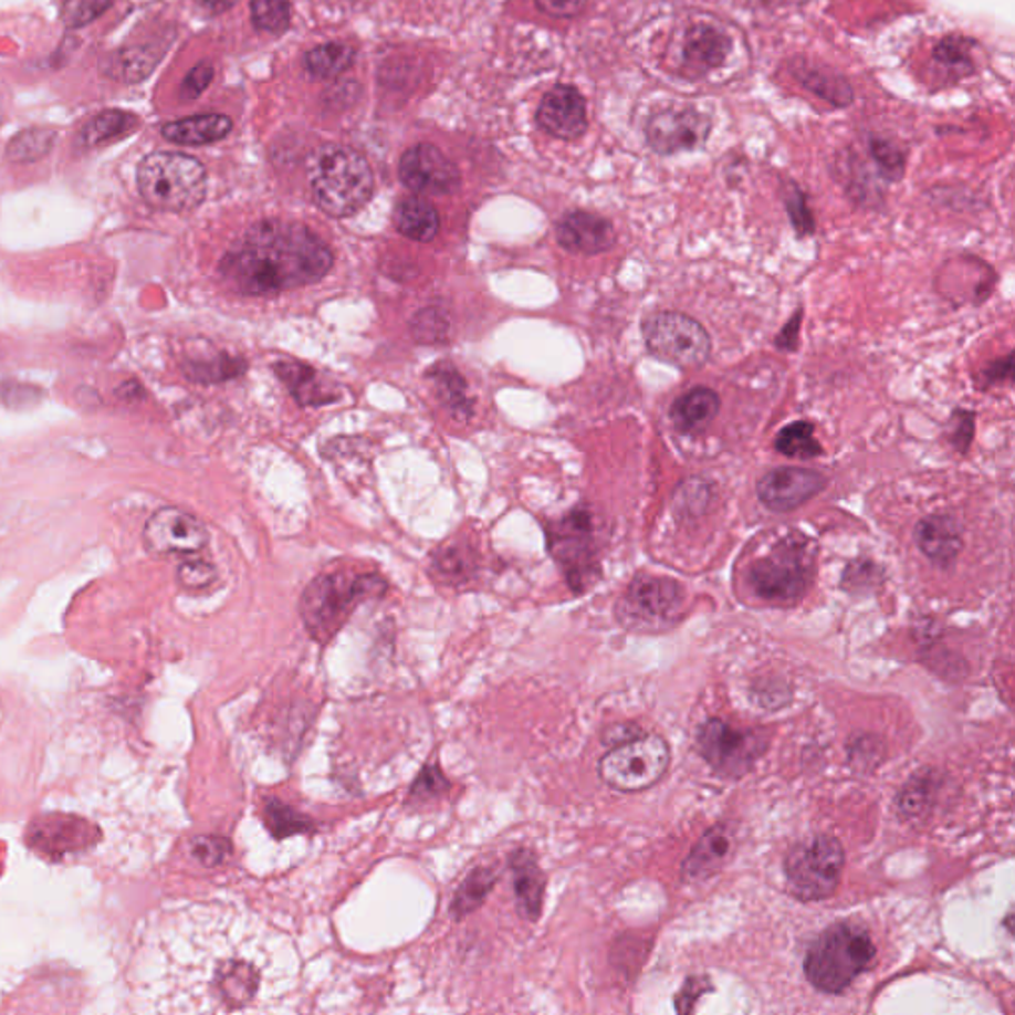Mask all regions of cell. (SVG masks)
<instances>
[{"instance_id": "49", "label": "cell", "mask_w": 1015, "mask_h": 1015, "mask_svg": "<svg viewBox=\"0 0 1015 1015\" xmlns=\"http://www.w3.org/2000/svg\"><path fill=\"white\" fill-rule=\"evenodd\" d=\"M212 77H214V67L209 62H201L199 66L192 67L182 82V96L189 100L201 96L202 92L211 86Z\"/></svg>"}, {"instance_id": "43", "label": "cell", "mask_w": 1015, "mask_h": 1015, "mask_svg": "<svg viewBox=\"0 0 1015 1015\" xmlns=\"http://www.w3.org/2000/svg\"><path fill=\"white\" fill-rule=\"evenodd\" d=\"M470 562L467 554H462L459 547H447V550H441L439 554H435V562H432V567L437 572V577L441 582H447V584H457V582H464L470 575Z\"/></svg>"}, {"instance_id": "54", "label": "cell", "mask_w": 1015, "mask_h": 1015, "mask_svg": "<svg viewBox=\"0 0 1015 1015\" xmlns=\"http://www.w3.org/2000/svg\"><path fill=\"white\" fill-rule=\"evenodd\" d=\"M710 986L707 980H700V977H690L689 982L684 984V987L680 990L679 996H677V1009L679 1012H690L692 1009V1002H697V997L702 996L704 992H709Z\"/></svg>"}, {"instance_id": "27", "label": "cell", "mask_w": 1015, "mask_h": 1015, "mask_svg": "<svg viewBox=\"0 0 1015 1015\" xmlns=\"http://www.w3.org/2000/svg\"><path fill=\"white\" fill-rule=\"evenodd\" d=\"M427 379L435 387L442 407L451 412L454 419L469 421L472 417V399L469 397V385L459 369L451 364L432 365Z\"/></svg>"}, {"instance_id": "42", "label": "cell", "mask_w": 1015, "mask_h": 1015, "mask_svg": "<svg viewBox=\"0 0 1015 1015\" xmlns=\"http://www.w3.org/2000/svg\"><path fill=\"white\" fill-rule=\"evenodd\" d=\"M934 60L940 66L949 67L952 72L966 74L972 70V57H970V42L960 36H949L942 40L939 46L934 49Z\"/></svg>"}, {"instance_id": "45", "label": "cell", "mask_w": 1015, "mask_h": 1015, "mask_svg": "<svg viewBox=\"0 0 1015 1015\" xmlns=\"http://www.w3.org/2000/svg\"><path fill=\"white\" fill-rule=\"evenodd\" d=\"M871 154L889 181H899L904 172V157L889 142H872Z\"/></svg>"}, {"instance_id": "2", "label": "cell", "mask_w": 1015, "mask_h": 1015, "mask_svg": "<svg viewBox=\"0 0 1015 1015\" xmlns=\"http://www.w3.org/2000/svg\"><path fill=\"white\" fill-rule=\"evenodd\" d=\"M312 199L334 219L362 211L374 197V171L364 155L344 145H322L307 165Z\"/></svg>"}, {"instance_id": "26", "label": "cell", "mask_w": 1015, "mask_h": 1015, "mask_svg": "<svg viewBox=\"0 0 1015 1015\" xmlns=\"http://www.w3.org/2000/svg\"><path fill=\"white\" fill-rule=\"evenodd\" d=\"M232 129L230 117L222 114H205L185 117L164 127V137L172 144L209 145L221 142Z\"/></svg>"}, {"instance_id": "32", "label": "cell", "mask_w": 1015, "mask_h": 1015, "mask_svg": "<svg viewBox=\"0 0 1015 1015\" xmlns=\"http://www.w3.org/2000/svg\"><path fill=\"white\" fill-rule=\"evenodd\" d=\"M185 375L197 384H221L247 372V362L229 354L201 355L182 364Z\"/></svg>"}, {"instance_id": "19", "label": "cell", "mask_w": 1015, "mask_h": 1015, "mask_svg": "<svg viewBox=\"0 0 1015 1015\" xmlns=\"http://www.w3.org/2000/svg\"><path fill=\"white\" fill-rule=\"evenodd\" d=\"M537 122L547 134L554 135L557 139H577L579 135H584L587 127L584 96L572 86H556L550 90L537 109Z\"/></svg>"}, {"instance_id": "21", "label": "cell", "mask_w": 1015, "mask_h": 1015, "mask_svg": "<svg viewBox=\"0 0 1015 1015\" xmlns=\"http://www.w3.org/2000/svg\"><path fill=\"white\" fill-rule=\"evenodd\" d=\"M730 52V39L710 24H694L682 34L680 62L689 76H704L719 67Z\"/></svg>"}, {"instance_id": "3", "label": "cell", "mask_w": 1015, "mask_h": 1015, "mask_svg": "<svg viewBox=\"0 0 1015 1015\" xmlns=\"http://www.w3.org/2000/svg\"><path fill=\"white\" fill-rule=\"evenodd\" d=\"M385 592L387 582L381 575L347 572L317 575L302 594L300 617L314 641L327 642L344 627L357 605L377 599Z\"/></svg>"}, {"instance_id": "12", "label": "cell", "mask_w": 1015, "mask_h": 1015, "mask_svg": "<svg viewBox=\"0 0 1015 1015\" xmlns=\"http://www.w3.org/2000/svg\"><path fill=\"white\" fill-rule=\"evenodd\" d=\"M767 736L760 730H736L719 719L704 722L697 734V750L712 772L724 779H737L766 752Z\"/></svg>"}, {"instance_id": "57", "label": "cell", "mask_w": 1015, "mask_h": 1015, "mask_svg": "<svg viewBox=\"0 0 1015 1015\" xmlns=\"http://www.w3.org/2000/svg\"><path fill=\"white\" fill-rule=\"evenodd\" d=\"M202 2L212 14H221L224 10L232 9L237 4V0H202Z\"/></svg>"}, {"instance_id": "16", "label": "cell", "mask_w": 1015, "mask_h": 1015, "mask_svg": "<svg viewBox=\"0 0 1015 1015\" xmlns=\"http://www.w3.org/2000/svg\"><path fill=\"white\" fill-rule=\"evenodd\" d=\"M827 486V479L822 472L809 469L770 470L764 479L757 482V499L777 514L792 512L804 506L805 502L815 499Z\"/></svg>"}, {"instance_id": "25", "label": "cell", "mask_w": 1015, "mask_h": 1015, "mask_svg": "<svg viewBox=\"0 0 1015 1015\" xmlns=\"http://www.w3.org/2000/svg\"><path fill=\"white\" fill-rule=\"evenodd\" d=\"M720 411V397L710 387H694L672 402L671 421L682 435L707 431Z\"/></svg>"}, {"instance_id": "50", "label": "cell", "mask_w": 1015, "mask_h": 1015, "mask_svg": "<svg viewBox=\"0 0 1015 1015\" xmlns=\"http://www.w3.org/2000/svg\"><path fill=\"white\" fill-rule=\"evenodd\" d=\"M787 211H789V219H792V224H794V229L797 230L799 237L814 234V217H812V211L807 209V202H805L804 195L794 192V195L789 197V201H787Z\"/></svg>"}, {"instance_id": "1", "label": "cell", "mask_w": 1015, "mask_h": 1015, "mask_svg": "<svg viewBox=\"0 0 1015 1015\" xmlns=\"http://www.w3.org/2000/svg\"><path fill=\"white\" fill-rule=\"evenodd\" d=\"M334 252L300 222L269 219L252 224L222 257V280L244 296H274L326 279Z\"/></svg>"}, {"instance_id": "56", "label": "cell", "mask_w": 1015, "mask_h": 1015, "mask_svg": "<svg viewBox=\"0 0 1015 1015\" xmlns=\"http://www.w3.org/2000/svg\"><path fill=\"white\" fill-rule=\"evenodd\" d=\"M641 734V730L637 726H631V724H617V726H611V729L605 730L604 742L609 744V746H617V744H622L627 740H631L632 736Z\"/></svg>"}, {"instance_id": "15", "label": "cell", "mask_w": 1015, "mask_h": 1015, "mask_svg": "<svg viewBox=\"0 0 1015 1015\" xmlns=\"http://www.w3.org/2000/svg\"><path fill=\"white\" fill-rule=\"evenodd\" d=\"M709 132V117L690 107H671L649 119L647 142L657 154H680L704 144Z\"/></svg>"}, {"instance_id": "31", "label": "cell", "mask_w": 1015, "mask_h": 1015, "mask_svg": "<svg viewBox=\"0 0 1015 1015\" xmlns=\"http://www.w3.org/2000/svg\"><path fill=\"white\" fill-rule=\"evenodd\" d=\"M794 74L807 90H812L819 97L829 100L834 106L851 104L852 90L844 77L829 72L827 67H817L814 64H795Z\"/></svg>"}, {"instance_id": "28", "label": "cell", "mask_w": 1015, "mask_h": 1015, "mask_svg": "<svg viewBox=\"0 0 1015 1015\" xmlns=\"http://www.w3.org/2000/svg\"><path fill=\"white\" fill-rule=\"evenodd\" d=\"M394 222L402 237L417 242H431L441 229L439 212L421 197L402 199L395 207Z\"/></svg>"}, {"instance_id": "55", "label": "cell", "mask_w": 1015, "mask_h": 1015, "mask_svg": "<svg viewBox=\"0 0 1015 1015\" xmlns=\"http://www.w3.org/2000/svg\"><path fill=\"white\" fill-rule=\"evenodd\" d=\"M799 329H802V312H797V314L787 322L784 329L777 334L776 347L784 349V352H794L795 347H797V339H799Z\"/></svg>"}, {"instance_id": "7", "label": "cell", "mask_w": 1015, "mask_h": 1015, "mask_svg": "<svg viewBox=\"0 0 1015 1015\" xmlns=\"http://www.w3.org/2000/svg\"><path fill=\"white\" fill-rule=\"evenodd\" d=\"M844 867V845L831 835H815L795 845L784 862L787 887L795 899L804 902L825 901L834 897L841 882Z\"/></svg>"}, {"instance_id": "47", "label": "cell", "mask_w": 1015, "mask_h": 1015, "mask_svg": "<svg viewBox=\"0 0 1015 1015\" xmlns=\"http://www.w3.org/2000/svg\"><path fill=\"white\" fill-rule=\"evenodd\" d=\"M177 575H179V584L182 587L202 589V587H209L214 582L217 569L211 564L201 562V559H191V562H185L179 567V574Z\"/></svg>"}, {"instance_id": "14", "label": "cell", "mask_w": 1015, "mask_h": 1015, "mask_svg": "<svg viewBox=\"0 0 1015 1015\" xmlns=\"http://www.w3.org/2000/svg\"><path fill=\"white\" fill-rule=\"evenodd\" d=\"M402 185L419 195H451L460 187V171L439 147L415 145L407 149L399 164Z\"/></svg>"}, {"instance_id": "36", "label": "cell", "mask_w": 1015, "mask_h": 1015, "mask_svg": "<svg viewBox=\"0 0 1015 1015\" xmlns=\"http://www.w3.org/2000/svg\"><path fill=\"white\" fill-rule=\"evenodd\" d=\"M774 449L792 459H817L824 447L815 439V427L809 421L792 422L777 432Z\"/></svg>"}, {"instance_id": "20", "label": "cell", "mask_w": 1015, "mask_h": 1015, "mask_svg": "<svg viewBox=\"0 0 1015 1015\" xmlns=\"http://www.w3.org/2000/svg\"><path fill=\"white\" fill-rule=\"evenodd\" d=\"M736 849V834L729 824L714 825L700 837L699 844L680 865V877L687 882H700L719 872Z\"/></svg>"}, {"instance_id": "41", "label": "cell", "mask_w": 1015, "mask_h": 1015, "mask_svg": "<svg viewBox=\"0 0 1015 1015\" xmlns=\"http://www.w3.org/2000/svg\"><path fill=\"white\" fill-rule=\"evenodd\" d=\"M114 0H64L62 22L67 29H82L100 19Z\"/></svg>"}, {"instance_id": "6", "label": "cell", "mask_w": 1015, "mask_h": 1015, "mask_svg": "<svg viewBox=\"0 0 1015 1015\" xmlns=\"http://www.w3.org/2000/svg\"><path fill=\"white\" fill-rule=\"evenodd\" d=\"M814 577V552L802 536H787L747 569V585L767 604L789 605L804 597Z\"/></svg>"}, {"instance_id": "5", "label": "cell", "mask_w": 1015, "mask_h": 1015, "mask_svg": "<svg viewBox=\"0 0 1015 1015\" xmlns=\"http://www.w3.org/2000/svg\"><path fill=\"white\" fill-rule=\"evenodd\" d=\"M137 187L154 209L192 211L207 195V171L191 155L159 151L139 165Z\"/></svg>"}, {"instance_id": "11", "label": "cell", "mask_w": 1015, "mask_h": 1015, "mask_svg": "<svg viewBox=\"0 0 1015 1015\" xmlns=\"http://www.w3.org/2000/svg\"><path fill=\"white\" fill-rule=\"evenodd\" d=\"M647 352L679 369H699L712 354V339L694 317L680 312H657L645 320Z\"/></svg>"}, {"instance_id": "53", "label": "cell", "mask_w": 1015, "mask_h": 1015, "mask_svg": "<svg viewBox=\"0 0 1015 1015\" xmlns=\"http://www.w3.org/2000/svg\"><path fill=\"white\" fill-rule=\"evenodd\" d=\"M1012 372H1014V355L1009 354L1002 359H997L992 365H987L986 369H982V384L980 387H994V385L1002 384V381H1009L1012 379Z\"/></svg>"}, {"instance_id": "52", "label": "cell", "mask_w": 1015, "mask_h": 1015, "mask_svg": "<svg viewBox=\"0 0 1015 1015\" xmlns=\"http://www.w3.org/2000/svg\"><path fill=\"white\" fill-rule=\"evenodd\" d=\"M537 9L556 19H572L587 7V0H536Z\"/></svg>"}, {"instance_id": "46", "label": "cell", "mask_w": 1015, "mask_h": 1015, "mask_svg": "<svg viewBox=\"0 0 1015 1015\" xmlns=\"http://www.w3.org/2000/svg\"><path fill=\"white\" fill-rule=\"evenodd\" d=\"M879 577H881V572L877 569V565L867 559H859L845 569L844 587L851 594L869 592L871 587H875Z\"/></svg>"}, {"instance_id": "34", "label": "cell", "mask_w": 1015, "mask_h": 1015, "mask_svg": "<svg viewBox=\"0 0 1015 1015\" xmlns=\"http://www.w3.org/2000/svg\"><path fill=\"white\" fill-rule=\"evenodd\" d=\"M135 125H137V117L134 114L119 112V109H107V112H102L96 117H92L84 125L82 144L87 145V147H94V145L114 142V139H119L125 134L134 132Z\"/></svg>"}, {"instance_id": "10", "label": "cell", "mask_w": 1015, "mask_h": 1015, "mask_svg": "<svg viewBox=\"0 0 1015 1015\" xmlns=\"http://www.w3.org/2000/svg\"><path fill=\"white\" fill-rule=\"evenodd\" d=\"M684 589L671 577L637 575L617 601L615 615L622 627L639 632H661L679 621Z\"/></svg>"}, {"instance_id": "13", "label": "cell", "mask_w": 1015, "mask_h": 1015, "mask_svg": "<svg viewBox=\"0 0 1015 1015\" xmlns=\"http://www.w3.org/2000/svg\"><path fill=\"white\" fill-rule=\"evenodd\" d=\"M147 547L159 556H191L209 542L207 527L179 507H161L147 520L144 530Z\"/></svg>"}, {"instance_id": "38", "label": "cell", "mask_w": 1015, "mask_h": 1015, "mask_svg": "<svg viewBox=\"0 0 1015 1015\" xmlns=\"http://www.w3.org/2000/svg\"><path fill=\"white\" fill-rule=\"evenodd\" d=\"M451 332L449 316L439 307H425L411 320V336L417 344H441Z\"/></svg>"}, {"instance_id": "40", "label": "cell", "mask_w": 1015, "mask_h": 1015, "mask_svg": "<svg viewBox=\"0 0 1015 1015\" xmlns=\"http://www.w3.org/2000/svg\"><path fill=\"white\" fill-rule=\"evenodd\" d=\"M449 789H451V782L444 777L441 767L429 764V766L422 767L421 774L415 779V784L411 786V794H409V804L431 802V799H437V797L447 794Z\"/></svg>"}, {"instance_id": "24", "label": "cell", "mask_w": 1015, "mask_h": 1015, "mask_svg": "<svg viewBox=\"0 0 1015 1015\" xmlns=\"http://www.w3.org/2000/svg\"><path fill=\"white\" fill-rule=\"evenodd\" d=\"M510 869L514 875L517 910L524 919L536 922L542 914L547 882L546 875L537 865L536 855L530 849H520L510 857Z\"/></svg>"}, {"instance_id": "9", "label": "cell", "mask_w": 1015, "mask_h": 1015, "mask_svg": "<svg viewBox=\"0 0 1015 1015\" xmlns=\"http://www.w3.org/2000/svg\"><path fill=\"white\" fill-rule=\"evenodd\" d=\"M547 550L562 567L575 594L589 589L599 577V547L594 516L577 507L547 527Z\"/></svg>"}, {"instance_id": "39", "label": "cell", "mask_w": 1015, "mask_h": 1015, "mask_svg": "<svg viewBox=\"0 0 1015 1015\" xmlns=\"http://www.w3.org/2000/svg\"><path fill=\"white\" fill-rule=\"evenodd\" d=\"M252 22L259 30L280 34L290 27V4L287 0H252Z\"/></svg>"}, {"instance_id": "44", "label": "cell", "mask_w": 1015, "mask_h": 1015, "mask_svg": "<svg viewBox=\"0 0 1015 1015\" xmlns=\"http://www.w3.org/2000/svg\"><path fill=\"white\" fill-rule=\"evenodd\" d=\"M192 857L205 867H219L232 852V845L224 837H197L191 845Z\"/></svg>"}, {"instance_id": "22", "label": "cell", "mask_w": 1015, "mask_h": 1015, "mask_svg": "<svg viewBox=\"0 0 1015 1015\" xmlns=\"http://www.w3.org/2000/svg\"><path fill=\"white\" fill-rule=\"evenodd\" d=\"M914 542L930 562L940 567H950L964 547V534L956 517L950 514H932L922 517L914 527Z\"/></svg>"}, {"instance_id": "8", "label": "cell", "mask_w": 1015, "mask_h": 1015, "mask_svg": "<svg viewBox=\"0 0 1015 1015\" xmlns=\"http://www.w3.org/2000/svg\"><path fill=\"white\" fill-rule=\"evenodd\" d=\"M671 764V747L659 734H637L599 760V777L617 792H642L661 782Z\"/></svg>"}, {"instance_id": "37", "label": "cell", "mask_w": 1015, "mask_h": 1015, "mask_svg": "<svg viewBox=\"0 0 1015 1015\" xmlns=\"http://www.w3.org/2000/svg\"><path fill=\"white\" fill-rule=\"evenodd\" d=\"M56 144V132L46 127H32L14 135L7 145V157L14 164H32L52 151Z\"/></svg>"}, {"instance_id": "23", "label": "cell", "mask_w": 1015, "mask_h": 1015, "mask_svg": "<svg viewBox=\"0 0 1015 1015\" xmlns=\"http://www.w3.org/2000/svg\"><path fill=\"white\" fill-rule=\"evenodd\" d=\"M274 372L302 407H322L342 397L339 389L327 377H322L314 367L296 359L279 362Z\"/></svg>"}, {"instance_id": "18", "label": "cell", "mask_w": 1015, "mask_h": 1015, "mask_svg": "<svg viewBox=\"0 0 1015 1015\" xmlns=\"http://www.w3.org/2000/svg\"><path fill=\"white\" fill-rule=\"evenodd\" d=\"M556 239L559 247L574 254L594 257L605 250L614 249L615 229L611 222L595 212H567L556 224Z\"/></svg>"}, {"instance_id": "48", "label": "cell", "mask_w": 1015, "mask_h": 1015, "mask_svg": "<svg viewBox=\"0 0 1015 1015\" xmlns=\"http://www.w3.org/2000/svg\"><path fill=\"white\" fill-rule=\"evenodd\" d=\"M932 787H930L929 779H920V777H914L910 782L909 786L902 789V794L899 795V812L902 815H920V812L927 807V797H929Z\"/></svg>"}, {"instance_id": "30", "label": "cell", "mask_w": 1015, "mask_h": 1015, "mask_svg": "<svg viewBox=\"0 0 1015 1015\" xmlns=\"http://www.w3.org/2000/svg\"><path fill=\"white\" fill-rule=\"evenodd\" d=\"M496 881H499V872L494 867H479L470 872L452 899L451 914L454 920H462L472 914L474 910H479L486 901L490 891L494 889Z\"/></svg>"}, {"instance_id": "51", "label": "cell", "mask_w": 1015, "mask_h": 1015, "mask_svg": "<svg viewBox=\"0 0 1015 1015\" xmlns=\"http://www.w3.org/2000/svg\"><path fill=\"white\" fill-rule=\"evenodd\" d=\"M952 422H954V429L950 432V441L964 454L970 449V442L974 437V412L956 411Z\"/></svg>"}, {"instance_id": "4", "label": "cell", "mask_w": 1015, "mask_h": 1015, "mask_svg": "<svg viewBox=\"0 0 1015 1015\" xmlns=\"http://www.w3.org/2000/svg\"><path fill=\"white\" fill-rule=\"evenodd\" d=\"M877 949L871 934L855 922H837L807 950V982L824 994H841L871 966Z\"/></svg>"}, {"instance_id": "33", "label": "cell", "mask_w": 1015, "mask_h": 1015, "mask_svg": "<svg viewBox=\"0 0 1015 1015\" xmlns=\"http://www.w3.org/2000/svg\"><path fill=\"white\" fill-rule=\"evenodd\" d=\"M354 60L355 52L352 46L342 44V42H327L307 52L304 66L310 76L316 80H329V77L344 74L345 70L354 64Z\"/></svg>"}, {"instance_id": "29", "label": "cell", "mask_w": 1015, "mask_h": 1015, "mask_svg": "<svg viewBox=\"0 0 1015 1015\" xmlns=\"http://www.w3.org/2000/svg\"><path fill=\"white\" fill-rule=\"evenodd\" d=\"M161 54L154 46H132L119 50L106 62V74L117 82L135 84L142 82L154 72Z\"/></svg>"}, {"instance_id": "17", "label": "cell", "mask_w": 1015, "mask_h": 1015, "mask_svg": "<svg viewBox=\"0 0 1015 1015\" xmlns=\"http://www.w3.org/2000/svg\"><path fill=\"white\" fill-rule=\"evenodd\" d=\"M260 990V970L247 960H221L214 962L209 984L202 987L201 996H209L224 1009H242L249 1006Z\"/></svg>"}, {"instance_id": "35", "label": "cell", "mask_w": 1015, "mask_h": 1015, "mask_svg": "<svg viewBox=\"0 0 1015 1015\" xmlns=\"http://www.w3.org/2000/svg\"><path fill=\"white\" fill-rule=\"evenodd\" d=\"M262 817H264V824L269 827L270 834L274 835L279 841L292 835L314 831V822L307 815L300 814L294 807L282 804L280 799H272V797L264 802Z\"/></svg>"}]
</instances>
